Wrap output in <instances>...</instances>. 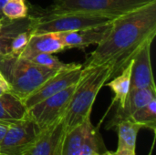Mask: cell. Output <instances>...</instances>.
Listing matches in <instances>:
<instances>
[{
  "mask_svg": "<svg viewBox=\"0 0 156 155\" xmlns=\"http://www.w3.org/2000/svg\"><path fill=\"white\" fill-rule=\"evenodd\" d=\"M0 155H3V154H1V153H0Z\"/></svg>",
  "mask_w": 156,
  "mask_h": 155,
  "instance_id": "d6a6232c",
  "label": "cell"
},
{
  "mask_svg": "<svg viewBox=\"0 0 156 155\" xmlns=\"http://www.w3.org/2000/svg\"><path fill=\"white\" fill-rule=\"evenodd\" d=\"M5 16L3 15V12H2V10H0V20H3V19H5Z\"/></svg>",
  "mask_w": 156,
  "mask_h": 155,
  "instance_id": "f1b7e54d",
  "label": "cell"
},
{
  "mask_svg": "<svg viewBox=\"0 0 156 155\" xmlns=\"http://www.w3.org/2000/svg\"><path fill=\"white\" fill-rule=\"evenodd\" d=\"M5 19H6V18L3 19V20H0V30H1V29H2V27L4 26V24H5Z\"/></svg>",
  "mask_w": 156,
  "mask_h": 155,
  "instance_id": "4316f807",
  "label": "cell"
},
{
  "mask_svg": "<svg viewBox=\"0 0 156 155\" xmlns=\"http://www.w3.org/2000/svg\"><path fill=\"white\" fill-rule=\"evenodd\" d=\"M90 121V119L65 132L62 140L60 155H80L87 125Z\"/></svg>",
  "mask_w": 156,
  "mask_h": 155,
  "instance_id": "ac0fdd59",
  "label": "cell"
},
{
  "mask_svg": "<svg viewBox=\"0 0 156 155\" xmlns=\"http://www.w3.org/2000/svg\"><path fill=\"white\" fill-rule=\"evenodd\" d=\"M5 92H6V90H5V89H3V88L0 87V96H2Z\"/></svg>",
  "mask_w": 156,
  "mask_h": 155,
  "instance_id": "83f0119b",
  "label": "cell"
},
{
  "mask_svg": "<svg viewBox=\"0 0 156 155\" xmlns=\"http://www.w3.org/2000/svg\"><path fill=\"white\" fill-rule=\"evenodd\" d=\"M65 132L62 118L47 129L42 130L32 145L19 155H60Z\"/></svg>",
  "mask_w": 156,
  "mask_h": 155,
  "instance_id": "9c48e42d",
  "label": "cell"
},
{
  "mask_svg": "<svg viewBox=\"0 0 156 155\" xmlns=\"http://www.w3.org/2000/svg\"><path fill=\"white\" fill-rule=\"evenodd\" d=\"M35 20L36 17L29 16L16 20L5 19L4 26L0 30V59L5 57L12 56L10 45L13 37L20 32L31 31Z\"/></svg>",
  "mask_w": 156,
  "mask_h": 155,
  "instance_id": "9a60e30c",
  "label": "cell"
},
{
  "mask_svg": "<svg viewBox=\"0 0 156 155\" xmlns=\"http://www.w3.org/2000/svg\"><path fill=\"white\" fill-rule=\"evenodd\" d=\"M132 66L133 59L130 63L122 69V71L113 77V79H110V81L106 84L111 90L114 92V99L112 100V105L117 102L118 108H122L124 106L125 100L131 90V73H132Z\"/></svg>",
  "mask_w": 156,
  "mask_h": 155,
  "instance_id": "e0dca14e",
  "label": "cell"
},
{
  "mask_svg": "<svg viewBox=\"0 0 156 155\" xmlns=\"http://www.w3.org/2000/svg\"><path fill=\"white\" fill-rule=\"evenodd\" d=\"M83 68V67H82ZM112 79V69L107 65L82 69L80 79L63 117L66 132L90 119L95 99L101 89Z\"/></svg>",
  "mask_w": 156,
  "mask_h": 155,
  "instance_id": "7a4b0ae2",
  "label": "cell"
},
{
  "mask_svg": "<svg viewBox=\"0 0 156 155\" xmlns=\"http://www.w3.org/2000/svg\"><path fill=\"white\" fill-rule=\"evenodd\" d=\"M40 132L38 127L28 118L10 123L4 139L0 143V153L21 154L32 145Z\"/></svg>",
  "mask_w": 156,
  "mask_h": 155,
  "instance_id": "52a82bcc",
  "label": "cell"
},
{
  "mask_svg": "<svg viewBox=\"0 0 156 155\" xmlns=\"http://www.w3.org/2000/svg\"><path fill=\"white\" fill-rule=\"evenodd\" d=\"M94 155H101V153H96V154H94Z\"/></svg>",
  "mask_w": 156,
  "mask_h": 155,
  "instance_id": "f546056e",
  "label": "cell"
},
{
  "mask_svg": "<svg viewBox=\"0 0 156 155\" xmlns=\"http://www.w3.org/2000/svg\"><path fill=\"white\" fill-rule=\"evenodd\" d=\"M8 0H0V10H2V8L4 7V5L6 4Z\"/></svg>",
  "mask_w": 156,
  "mask_h": 155,
  "instance_id": "d4e9b609",
  "label": "cell"
},
{
  "mask_svg": "<svg viewBox=\"0 0 156 155\" xmlns=\"http://www.w3.org/2000/svg\"><path fill=\"white\" fill-rule=\"evenodd\" d=\"M111 26V23L100 26L86 28L78 31H68L57 33L65 48H80L90 47V45H98L107 35Z\"/></svg>",
  "mask_w": 156,
  "mask_h": 155,
  "instance_id": "8fae6325",
  "label": "cell"
},
{
  "mask_svg": "<svg viewBox=\"0 0 156 155\" xmlns=\"http://www.w3.org/2000/svg\"><path fill=\"white\" fill-rule=\"evenodd\" d=\"M101 155H115L114 153H112V152H109V151H105L103 153H101Z\"/></svg>",
  "mask_w": 156,
  "mask_h": 155,
  "instance_id": "484cf974",
  "label": "cell"
},
{
  "mask_svg": "<svg viewBox=\"0 0 156 155\" xmlns=\"http://www.w3.org/2000/svg\"><path fill=\"white\" fill-rule=\"evenodd\" d=\"M0 87L5 89L6 91H9V90H10V86H9L7 80L5 79V78L4 77V75L1 73V71H0Z\"/></svg>",
  "mask_w": 156,
  "mask_h": 155,
  "instance_id": "cb8c5ba5",
  "label": "cell"
},
{
  "mask_svg": "<svg viewBox=\"0 0 156 155\" xmlns=\"http://www.w3.org/2000/svg\"><path fill=\"white\" fill-rule=\"evenodd\" d=\"M64 49L66 48L57 33L31 34L27 47L18 57L30 59L37 54H55Z\"/></svg>",
  "mask_w": 156,
  "mask_h": 155,
  "instance_id": "7c38bea8",
  "label": "cell"
},
{
  "mask_svg": "<svg viewBox=\"0 0 156 155\" xmlns=\"http://www.w3.org/2000/svg\"><path fill=\"white\" fill-rule=\"evenodd\" d=\"M155 0H54L48 13H87L116 18Z\"/></svg>",
  "mask_w": 156,
  "mask_h": 155,
  "instance_id": "277c9868",
  "label": "cell"
},
{
  "mask_svg": "<svg viewBox=\"0 0 156 155\" xmlns=\"http://www.w3.org/2000/svg\"><path fill=\"white\" fill-rule=\"evenodd\" d=\"M30 35H31V31H24L18 33L13 37L10 45V51L12 56L18 57L23 52V50L25 49V48L28 43Z\"/></svg>",
  "mask_w": 156,
  "mask_h": 155,
  "instance_id": "7402d4cb",
  "label": "cell"
},
{
  "mask_svg": "<svg viewBox=\"0 0 156 155\" xmlns=\"http://www.w3.org/2000/svg\"><path fill=\"white\" fill-rule=\"evenodd\" d=\"M152 42L153 40L145 42L133 58L131 90L155 88L151 63Z\"/></svg>",
  "mask_w": 156,
  "mask_h": 155,
  "instance_id": "30bf717a",
  "label": "cell"
},
{
  "mask_svg": "<svg viewBox=\"0 0 156 155\" xmlns=\"http://www.w3.org/2000/svg\"><path fill=\"white\" fill-rule=\"evenodd\" d=\"M3 15L9 20L21 19L28 15V8L22 0H10L2 8Z\"/></svg>",
  "mask_w": 156,
  "mask_h": 155,
  "instance_id": "44dd1931",
  "label": "cell"
},
{
  "mask_svg": "<svg viewBox=\"0 0 156 155\" xmlns=\"http://www.w3.org/2000/svg\"><path fill=\"white\" fill-rule=\"evenodd\" d=\"M33 62H35L37 65H40L44 68H47L48 69L54 70V71H60L64 69H68L69 68H72L76 65V63H64L60 61L57 57H55L53 54L48 53H40L34 56L32 58H30Z\"/></svg>",
  "mask_w": 156,
  "mask_h": 155,
  "instance_id": "ffe728a7",
  "label": "cell"
},
{
  "mask_svg": "<svg viewBox=\"0 0 156 155\" xmlns=\"http://www.w3.org/2000/svg\"><path fill=\"white\" fill-rule=\"evenodd\" d=\"M8 1H10V0H8ZM22 1H25V0H22Z\"/></svg>",
  "mask_w": 156,
  "mask_h": 155,
  "instance_id": "1f68e13d",
  "label": "cell"
},
{
  "mask_svg": "<svg viewBox=\"0 0 156 155\" xmlns=\"http://www.w3.org/2000/svg\"><path fill=\"white\" fill-rule=\"evenodd\" d=\"M115 155H122V154H116V153H115Z\"/></svg>",
  "mask_w": 156,
  "mask_h": 155,
  "instance_id": "4dcf8cb0",
  "label": "cell"
},
{
  "mask_svg": "<svg viewBox=\"0 0 156 155\" xmlns=\"http://www.w3.org/2000/svg\"><path fill=\"white\" fill-rule=\"evenodd\" d=\"M154 99H156L155 88L130 90L124 106L122 108H118L116 115L111 122L112 126H115L120 121L130 119L136 111L143 108Z\"/></svg>",
  "mask_w": 156,
  "mask_h": 155,
  "instance_id": "4fadbf2b",
  "label": "cell"
},
{
  "mask_svg": "<svg viewBox=\"0 0 156 155\" xmlns=\"http://www.w3.org/2000/svg\"><path fill=\"white\" fill-rule=\"evenodd\" d=\"M82 64L76 63L75 66L68 69L60 70L48 78L34 92L27 97L23 101L26 107L30 109L43 100L53 96L68 87L77 83L82 74Z\"/></svg>",
  "mask_w": 156,
  "mask_h": 155,
  "instance_id": "ba28073f",
  "label": "cell"
},
{
  "mask_svg": "<svg viewBox=\"0 0 156 155\" xmlns=\"http://www.w3.org/2000/svg\"><path fill=\"white\" fill-rule=\"evenodd\" d=\"M141 124L144 128L155 131L156 128V99L150 101L143 108L136 111L130 118Z\"/></svg>",
  "mask_w": 156,
  "mask_h": 155,
  "instance_id": "d6986e66",
  "label": "cell"
},
{
  "mask_svg": "<svg viewBox=\"0 0 156 155\" xmlns=\"http://www.w3.org/2000/svg\"><path fill=\"white\" fill-rule=\"evenodd\" d=\"M12 123V122H11ZM10 123L9 122H0V143L1 141L4 139L5 133H6V131H7V128H8V125Z\"/></svg>",
  "mask_w": 156,
  "mask_h": 155,
  "instance_id": "603a6c76",
  "label": "cell"
},
{
  "mask_svg": "<svg viewBox=\"0 0 156 155\" xmlns=\"http://www.w3.org/2000/svg\"><path fill=\"white\" fill-rule=\"evenodd\" d=\"M118 133L116 154L136 155V141L141 129L144 127L131 119L120 121L115 124Z\"/></svg>",
  "mask_w": 156,
  "mask_h": 155,
  "instance_id": "5bb4252c",
  "label": "cell"
},
{
  "mask_svg": "<svg viewBox=\"0 0 156 155\" xmlns=\"http://www.w3.org/2000/svg\"><path fill=\"white\" fill-rule=\"evenodd\" d=\"M0 71L7 80L9 91L24 100L57 71L36 64L30 59L8 56L0 59Z\"/></svg>",
  "mask_w": 156,
  "mask_h": 155,
  "instance_id": "3957f363",
  "label": "cell"
},
{
  "mask_svg": "<svg viewBox=\"0 0 156 155\" xmlns=\"http://www.w3.org/2000/svg\"><path fill=\"white\" fill-rule=\"evenodd\" d=\"M155 35L156 0L114 18L107 35L82 67L107 65L112 69V79L122 71L145 42L154 40Z\"/></svg>",
  "mask_w": 156,
  "mask_h": 155,
  "instance_id": "6da1fadb",
  "label": "cell"
},
{
  "mask_svg": "<svg viewBox=\"0 0 156 155\" xmlns=\"http://www.w3.org/2000/svg\"><path fill=\"white\" fill-rule=\"evenodd\" d=\"M27 108L24 101L10 91L0 96V122H15L27 119Z\"/></svg>",
  "mask_w": 156,
  "mask_h": 155,
  "instance_id": "2e32d148",
  "label": "cell"
},
{
  "mask_svg": "<svg viewBox=\"0 0 156 155\" xmlns=\"http://www.w3.org/2000/svg\"><path fill=\"white\" fill-rule=\"evenodd\" d=\"M114 18L87 13H48L36 17L31 34L78 31L112 23Z\"/></svg>",
  "mask_w": 156,
  "mask_h": 155,
  "instance_id": "5b68a950",
  "label": "cell"
},
{
  "mask_svg": "<svg viewBox=\"0 0 156 155\" xmlns=\"http://www.w3.org/2000/svg\"><path fill=\"white\" fill-rule=\"evenodd\" d=\"M76 84L77 83L43 100L28 109L27 118L30 119L40 131L47 129L62 119L75 90Z\"/></svg>",
  "mask_w": 156,
  "mask_h": 155,
  "instance_id": "8992f818",
  "label": "cell"
}]
</instances>
